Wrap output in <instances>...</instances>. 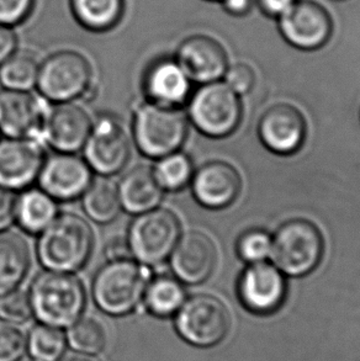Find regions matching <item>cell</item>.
<instances>
[{
    "instance_id": "11",
    "label": "cell",
    "mask_w": 360,
    "mask_h": 361,
    "mask_svg": "<svg viewBox=\"0 0 360 361\" xmlns=\"http://www.w3.org/2000/svg\"><path fill=\"white\" fill-rule=\"evenodd\" d=\"M44 142L29 137L0 140V188L23 191L39 179L46 159Z\"/></svg>"
},
{
    "instance_id": "30",
    "label": "cell",
    "mask_w": 360,
    "mask_h": 361,
    "mask_svg": "<svg viewBox=\"0 0 360 361\" xmlns=\"http://www.w3.org/2000/svg\"><path fill=\"white\" fill-rule=\"evenodd\" d=\"M67 342L76 352L95 355L107 348V328L97 318L80 317L69 327Z\"/></svg>"
},
{
    "instance_id": "24",
    "label": "cell",
    "mask_w": 360,
    "mask_h": 361,
    "mask_svg": "<svg viewBox=\"0 0 360 361\" xmlns=\"http://www.w3.org/2000/svg\"><path fill=\"white\" fill-rule=\"evenodd\" d=\"M282 30L292 44L312 49L326 39L327 23L323 15L311 6L294 5L282 15Z\"/></svg>"
},
{
    "instance_id": "10",
    "label": "cell",
    "mask_w": 360,
    "mask_h": 361,
    "mask_svg": "<svg viewBox=\"0 0 360 361\" xmlns=\"http://www.w3.org/2000/svg\"><path fill=\"white\" fill-rule=\"evenodd\" d=\"M83 152L92 171L105 178L116 176L131 156V140L126 127L112 115L100 116L92 122Z\"/></svg>"
},
{
    "instance_id": "41",
    "label": "cell",
    "mask_w": 360,
    "mask_h": 361,
    "mask_svg": "<svg viewBox=\"0 0 360 361\" xmlns=\"http://www.w3.org/2000/svg\"><path fill=\"white\" fill-rule=\"evenodd\" d=\"M59 361H99L95 357H92V355H89V354H84V353H71V354H67V355H64V357H61Z\"/></svg>"
},
{
    "instance_id": "13",
    "label": "cell",
    "mask_w": 360,
    "mask_h": 361,
    "mask_svg": "<svg viewBox=\"0 0 360 361\" xmlns=\"http://www.w3.org/2000/svg\"><path fill=\"white\" fill-rule=\"evenodd\" d=\"M92 180V171L85 159L64 152L46 157L37 179L40 189L59 202L82 197Z\"/></svg>"
},
{
    "instance_id": "37",
    "label": "cell",
    "mask_w": 360,
    "mask_h": 361,
    "mask_svg": "<svg viewBox=\"0 0 360 361\" xmlns=\"http://www.w3.org/2000/svg\"><path fill=\"white\" fill-rule=\"evenodd\" d=\"M16 196L14 191L0 188V232L9 230L15 221Z\"/></svg>"
},
{
    "instance_id": "39",
    "label": "cell",
    "mask_w": 360,
    "mask_h": 361,
    "mask_svg": "<svg viewBox=\"0 0 360 361\" xmlns=\"http://www.w3.org/2000/svg\"><path fill=\"white\" fill-rule=\"evenodd\" d=\"M105 254H107V260L132 258L127 240H122V238L112 240L109 245H107Z\"/></svg>"
},
{
    "instance_id": "25",
    "label": "cell",
    "mask_w": 360,
    "mask_h": 361,
    "mask_svg": "<svg viewBox=\"0 0 360 361\" xmlns=\"http://www.w3.org/2000/svg\"><path fill=\"white\" fill-rule=\"evenodd\" d=\"M76 21L92 32H107L120 24L126 0H69Z\"/></svg>"
},
{
    "instance_id": "20",
    "label": "cell",
    "mask_w": 360,
    "mask_h": 361,
    "mask_svg": "<svg viewBox=\"0 0 360 361\" xmlns=\"http://www.w3.org/2000/svg\"><path fill=\"white\" fill-rule=\"evenodd\" d=\"M174 59L191 82L200 84L217 82L227 69L226 57L219 44L204 37L193 36L184 39Z\"/></svg>"
},
{
    "instance_id": "15",
    "label": "cell",
    "mask_w": 360,
    "mask_h": 361,
    "mask_svg": "<svg viewBox=\"0 0 360 361\" xmlns=\"http://www.w3.org/2000/svg\"><path fill=\"white\" fill-rule=\"evenodd\" d=\"M172 273L183 283L199 285L214 273L217 248L209 235L200 231L181 235L169 257Z\"/></svg>"
},
{
    "instance_id": "1",
    "label": "cell",
    "mask_w": 360,
    "mask_h": 361,
    "mask_svg": "<svg viewBox=\"0 0 360 361\" xmlns=\"http://www.w3.org/2000/svg\"><path fill=\"white\" fill-rule=\"evenodd\" d=\"M152 276V268L136 259L107 260L92 280V300L104 313L126 316L141 305Z\"/></svg>"
},
{
    "instance_id": "34",
    "label": "cell",
    "mask_w": 360,
    "mask_h": 361,
    "mask_svg": "<svg viewBox=\"0 0 360 361\" xmlns=\"http://www.w3.org/2000/svg\"><path fill=\"white\" fill-rule=\"evenodd\" d=\"M26 348L24 333L15 324L0 323V361H18Z\"/></svg>"
},
{
    "instance_id": "5",
    "label": "cell",
    "mask_w": 360,
    "mask_h": 361,
    "mask_svg": "<svg viewBox=\"0 0 360 361\" xmlns=\"http://www.w3.org/2000/svg\"><path fill=\"white\" fill-rule=\"evenodd\" d=\"M92 69L89 59L77 51L64 49L40 64L36 87L41 98L54 104L73 103L92 93Z\"/></svg>"
},
{
    "instance_id": "31",
    "label": "cell",
    "mask_w": 360,
    "mask_h": 361,
    "mask_svg": "<svg viewBox=\"0 0 360 361\" xmlns=\"http://www.w3.org/2000/svg\"><path fill=\"white\" fill-rule=\"evenodd\" d=\"M67 338L59 328L41 323L30 332L28 348L36 361H59L64 357Z\"/></svg>"
},
{
    "instance_id": "2",
    "label": "cell",
    "mask_w": 360,
    "mask_h": 361,
    "mask_svg": "<svg viewBox=\"0 0 360 361\" xmlns=\"http://www.w3.org/2000/svg\"><path fill=\"white\" fill-rule=\"evenodd\" d=\"M94 249V233L88 221L76 214H64L42 231L37 257L46 270L77 273L85 267Z\"/></svg>"
},
{
    "instance_id": "21",
    "label": "cell",
    "mask_w": 360,
    "mask_h": 361,
    "mask_svg": "<svg viewBox=\"0 0 360 361\" xmlns=\"http://www.w3.org/2000/svg\"><path fill=\"white\" fill-rule=\"evenodd\" d=\"M122 210L140 215L160 207L166 191L157 183L151 166H140L127 171L117 185Z\"/></svg>"
},
{
    "instance_id": "29",
    "label": "cell",
    "mask_w": 360,
    "mask_h": 361,
    "mask_svg": "<svg viewBox=\"0 0 360 361\" xmlns=\"http://www.w3.org/2000/svg\"><path fill=\"white\" fill-rule=\"evenodd\" d=\"M152 169L157 183L169 192L183 190L189 185L195 171L190 157L180 151L158 158Z\"/></svg>"
},
{
    "instance_id": "3",
    "label": "cell",
    "mask_w": 360,
    "mask_h": 361,
    "mask_svg": "<svg viewBox=\"0 0 360 361\" xmlns=\"http://www.w3.org/2000/svg\"><path fill=\"white\" fill-rule=\"evenodd\" d=\"M30 302L40 322L56 328H69L82 317L87 293L82 280L72 273L44 270L31 283Z\"/></svg>"
},
{
    "instance_id": "14",
    "label": "cell",
    "mask_w": 360,
    "mask_h": 361,
    "mask_svg": "<svg viewBox=\"0 0 360 361\" xmlns=\"http://www.w3.org/2000/svg\"><path fill=\"white\" fill-rule=\"evenodd\" d=\"M44 99L30 92L4 89L0 92V132L5 137L42 140L49 109ZM44 141V140H42Z\"/></svg>"
},
{
    "instance_id": "28",
    "label": "cell",
    "mask_w": 360,
    "mask_h": 361,
    "mask_svg": "<svg viewBox=\"0 0 360 361\" xmlns=\"http://www.w3.org/2000/svg\"><path fill=\"white\" fill-rule=\"evenodd\" d=\"M40 64L41 62L32 52L16 49L0 64V84L9 90L30 92L37 83Z\"/></svg>"
},
{
    "instance_id": "19",
    "label": "cell",
    "mask_w": 360,
    "mask_h": 361,
    "mask_svg": "<svg viewBox=\"0 0 360 361\" xmlns=\"http://www.w3.org/2000/svg\"><path fill=\"white\" fill-rule=\"evenodd\" d=\"M191 80L176 59L163 57L152 62L142 79L147 102L180 108L190 98Z\"/></svg>"
},
{
    "instance_id": "40",
    "label": "cell",
    "mask_w": 360,
    "mask_h": 361,
    "mask_svg": "<svg viewBox=\"0 0 360 361\" xmlns=\"http://www.w3.org/2000/svg\"><path fill=\"white\" fill-rule=\"evenodd\" d=\"M263 3L264 6L270 13L280 15V16L294 6V0H263Z\"/></svg>"
},
{
    "instance_id": "8",
    "label": "cell",
    "mask_w": 360,
    "mask_h": 361,
    "mask_svg": "<svg viewBox=\"0 0 360 361\" xmlns=\"http://www.w3.org/2000/svg\"><path fill=\"white\" fill-rule=\"evenodd\" d=\"M188 118L201 133L212 138L229 136L239 127L242 105L227 84H201L189 98Z\"/></svg>"
},
{
    "instance_id": "26",
    "label": "cell",
    "mask_w": 360,
    "mask_h": 361,
    "mask_svg": "<svg viewBox=\"0 0 360 361\" xmlns=\"http://www.w3.org/2000/svg\"><path fill=\"white\" fill-rule=\"evenodd\" d=\"M186 300L184 283L174 275L152 276L143 295L142 305L147 312L158 318L176 316Z\"/></svg>"
},
{
    "instance_id": "7",
    "label": "cell",
    "mask_w": 360,
    "mask_h": 361,
    "mask_svg": "<svg viewBox=\"0 0 360 361\" xmlns=\"http://www.w3.org/2000/svg\"><path fill=\"white\" fill-rule=\"evenodd\" d=\"M180 237L179 217L169 209L156 207L136 215L126 240L132 258L153 268L169 259Z\"/></svg>"
},
{
    "instance_id": "12",
    "label": "cell",
    "mask_w": 360,
    "mask_h": 361,
    "mask_svg": "<svg viewBox=\"0 0 360 361\" xmlns=\"http://www.w3.org/2000/svg\"><path fill=\"white\" fill-rule=\"evenodd\" d=\"M284 274L272 263L249 264L239 281V301L248 312L269 316L282 307L287 298Z\"/></svg>"
},
{
    "instance_id": "17",
    "label": "cell",
    "mask_w": 360,
    "mask_h": 361,
    "mask_svg": "<svg viewBox=\"0 0 360 361\" xmlns=\"http://www.w3.org/2000/svg\"><path fill=\"white\" fill-rule=\"evenodd\" d=\"M92 126V118L78 104H56L46 115L42 140L56 152L77 153L83 149Z\"/></svg>"
},
{
    "instance_id": "9",
    "label": "cell",
    "mask_w": 360,
    "mask_h": 361,
    "mask_svg": "<svg viewBox=\"0 0 360 361\" xmlns=\"http://www.w3.org/2000/svg\"><path fill=\"white\" fill-rule=\"evenodd\" d=\"M231 327L229 310L220 298L199 293L186 298L176 313V329L180 338L194 347L217 345L227 337Z\"/></svg>"
},
{
    "instance_id": "35",
    "label": "cell",
    "mask_w": 360,
    "mask_h": 361,
    "mask_svg": "<svg viewBox=\"0 0 360 361\" xmlns=\"http://www.w3.org/2000/svg\"><path fill=\"white\" fill-rule=\"evenodd\" d=\"M36 0H0V24L15 27L29 19Z\"/></svg>"
},
{
    "instance_id": "18",
    "label": "cell",
    "mask_w": 360,
    "mask_h": 361,
    "mask_svg": "<svg viewBox=\"0 0 360 361\" xmlns=\"http://www.w3.org/2000/svg\"><path fill=\"white\" fill-rule=\"evenodd\" d=\"M191 190L195 200L210 210L231 205L239 195L242 180L239 171L224 161L205 163L194 171Z\"/></svg>"
},
{
    "instance_id": "4",
    "label": "cell",
    "mask_w": 360,
    "mask_h": 361,
    "mask_svg": "<svg viewBox=\"0 0 360 361\" xmlns=\"http://www.w3.org/2000/svg\"><path fill=\"white\" fill-rule=\"evenodd\" d=\"M188 116L180 108L145 102L133 113L132 136L142 154L158 159L180 151L188 131Z\"/></svg>"
},
{
    "instance_id": "6",
    "label": "cell",
    "mask_w": 360,
    "mask_h": 361,
    "mask_svg": "<svg viewBox=\"0 0 360 361\" xmlns=\"http://www.w3.org/2000/svg\"><path fill=\"white\" fill-rule=\"evenodd\" d=\"M325 242L311 221L294 219L284 222L272 237V264L289 276L311 273L321 262Z\"/></svg>"
},
{
    "instance_id": "33",
    "label": "cell",
    "mask_w": 360,
    "mask_h": 361,
    "mask_svg": "<svg viewBox=\"0 0 360 361\" xmlns=\"http://www.w3.org/2000/svg\"><path fill=\"white\" fill-rule=\"evenodd\" d=\"M34 316L29 293L19 288L0 296V319L10 324L26 323Z\"/></svg>"
},
{
    "instance_id": "32",
    "label": "cell",
    "mask_w": 360,
    "mask_h": 361,
    "mask_svg": "<svg viewBox=\"0 0 360 361\" xmlns=\"http://www.w3.org/2000/svg\"><path fill=\"white\" fill-rule=\"evenodd\" d=\"M272 237L267 231H246L237 240V253L246 263L265 262L272 253Z\"/></svg>"
},
{
    "instance_id": "27",
    "label": "cell",
    "mask_w": 360,
    "mask_h": 361,
    "mask_svg": "<svg viewBox=\"0 0 360 361\" xmlns=\"http://www.w3.org/2000/svg\"><path fill=\"white\" fill-rule=\"evenodd\" d=\"M82 206L90 220L100 225L110 224L122 210L117 185L105 176L92 180L82 196Z\"/></svg>"
},
{
    "instance_id": "22",
    "label": "cell",
    "mask_w": 360,
    "mask_h": 361,
    "mask_svg": "<svg viewBox=\"0 0 360 361\" xmlns=\"http://www.w3.org/2000/svg\"><path fill=\"white\" fill-rule=\"evenodd\" d=\"M31 254L23 235L0 232V296L20 286L29 273Z\"/></svg>"
},
{
    "instance_id": "23",
    "label": "cell",
    "mask_w": 360,
    "mask_h": 361,
    "mask_svg": "<svg viewBox=\"0 0 360 361\" xmlns=\"http://www.w3.org/2000/svg\"><path fill=\"white\" fill-rule=\"evenodd\" d=\"M59 215V201L40 188H28L16 197L15 221L28 233L40 235Z\"/></svg>"
},
{
    "instance_id": "38",
    "label": "cell",
    "mask_w": 360,
    "mask_h": 361,
    "mask_svg": "<svg viewBox=\"0 0 360 361\" xmlns=\"http://www.w3.org/2000/svg\"><path fill=\"white\" fill-rule=\"evenodd\" d=\"M18 49V36L14 27L0 24V64Z\"/></svg>"
},
{
    "instance_id": "16",
    "label": "cell",
    "mask_w": 360,
    "mask_h": 361,
    "mask_svg": "<svg viewBox=\"0 0 360 361\" xmlns=\"http://www.w3.org/2000/svg\"><path fill=\"white\" fill-rule=\"evenodd\" d=\"M307 123L301 111L290 104L272 105L259 120L258 135L269 151L280 156L296 153L306 138Z\"/></svg>"
},
{
    "instance_id": "42",
    "label": "cell",
    "mask_w": 360,
    "mask_h": 361,
    "mask_svg": "<svg viewBox=\"0 0 360 361\" xmlns=\"http://www.w3.org/2000/svg\"><path fill=\"white\" fill-rule=\"evenodd\" d=\"M226 8L231 11H242L246 9V6L248 4V0H224Z\"/></svg>"
},
{
    "instance_id": "36",
    "label": "cell",
    "mask_w": 360,
    "mask_h": 361,
    "mask_svg": "<svg viewBox=\"0 0 360 361\" xmlns=\"http://www.w3.org/2000/svg\"><path fill=\"white\" fill-rule=\"evenodd\" d=\"M226 84L236 94L249 93L254 85L253 72L244 64L234 66L229 71H226Z\"/></svg>"
}]
</instances>
